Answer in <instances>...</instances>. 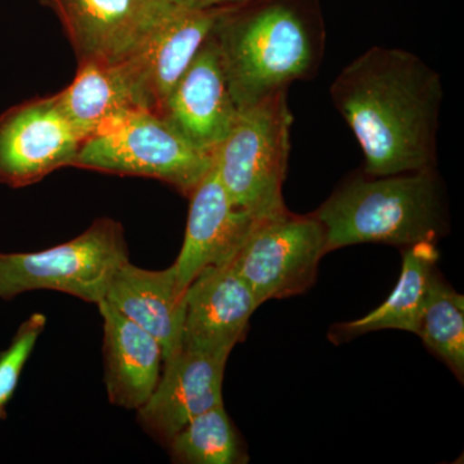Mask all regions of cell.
<instances>
[{"instance_id": "1", "label": "cell", "mask_w": 464, "mask_h": 464, "mask_svg": "<svg viewBox=\"0 0 464 464\" xmlns=\"http://www.w3.org/2000/svg\"><path fill=\"white\" fill-rule=\"evenodd\" d=\"M334 108L364 154V172L391 176L438 167L441 76L400 48L372 47L331 87Z\"/></svg>"}, {"instance_id": "2", "label": "cell", "mask_w": 464, "mask_h": 464, "mask_svg": "<svg viewBox=\"0 0 464 464\" xmlns=\"http://www.w3.org/2000/svg\"><path fill=\"white\" fill-rule=\"evenodd\" d=\"M212 35L239 111L313 79L325 50L322 21L298 0H250L224 9Z\"/></svg>"}, {"instance_id": "3", "label": "cell", "mask_w": 464, "mask_h": 464, "mask_svg": "<svg viewBox=\"0 0 464 464\" xmlns=\"http://www.w3.org/2000/svg\"><path fill=\"white\" fill-rule=\"evenodd\" d=\"M314 216L325 231L326 253L362 243L408 248L435 243L448 231L438 167L391 176L355 173Z\"/></svg>"}, {"instance_id": "4", "label": "cell", "mask_w": 464, "mask_h": 464, "mask_svg": "<svg viewBox=\"0 0 464 464\" xmlns=\"http://www.w3.org/2000/svg\"><path fill=\"white\" fill-rule=\"evenodd\" d=\"M288 90L240 110L213 152L215 169L234 206L257 219L285 212L283 185L290 151Z\"/></svg>"}, {"instance_id": "5", "label": "cell", "mask_w": 464, "mask_h": 464, "mask_svg": "<svg viewBox=\"0 0 464 464\" xmlns=\"http://www.w3.org/2000/svg\"><path fill=\"white\" fill-rule=\"evenodd\" d=\"M213 164V154L188 142L163 116L134 109L88 137L72 167L158 179L188 198Z\"/></svg>"}, {"instance_id": "6", "label": "cell", "mask_w": 464, "mask_h": 464, "mask_svg": "<svg viewBox=\"0 0 464 464\" xmlns=\"http://www.w3.org/2000/svg\"><path fill=\"white\" fill-rule=\"evenodd\" d=\"M130 261L121 222L96 219L79 237L41 252H0V299L33 290H56L99 304L116 271Z\"/></svg>"}, {"instance_id": "7", "label": "cell", "mask_w": 464, "mask_h": 464, "mask_svg": "<svg viewBox=\"0 0 464 464\" xmlns=\"http://www.w3.org/2000/svg\"><path fill=\"white\" fill-rule=\"evenodd\" d=\"M325 255V231L314 213L298 216L286 209L257 219L231 265L261 306L270 299L306 292Z\"/></svg>"}, {"instance_id": "8", "label": "cell", "mask_w": 464, "mask_h": 464, "mask_svg": "<svg viewBox=\"0 0 464 464\" xmlns=\"http://www.w3.org/2000/svg\"><path fill=\"white\" fill-rule=\"evenodd\" d=\"M222 11H197L163 0L136 44L118 63L137 108L160 115L168 96Z\"/></svg>"}, {"instance_id": "9", "label": "cell", "mask_w": 464, "mask_h": 464, "mask_svg": "<svg viewBox=\"0 0 464 464\" xmlns=\"http://www.w3.org/2000/svg\"><path fill=\"white\" fill-rule=\"evenodd\" d=\"M84 141L56 94L12 106L0 114V183L27 188L72 167Z\"/></svg>"}, {"instance_id": "10", "label": "cell", "mask_w": 464, "mask_h": 464, "mask_svg": "<svg viewBox=\"0 0 464 464\" xmlns=\"http://www.w3.org/2000/svg\"><path fill=\"white\" fill-rule=\"evenodd\" d=\"M160 116L188 142L209 154L231 132L239 109L232 99L212 34L174 85Z\"/></svg>"}, {"instance_id": "11", "label": "cell", "mask_w": 464, "mask_h": 464, "mask_svg": "<svg viewBox=\"0 0 464 464\" xmlns=\"http://www.w3.org/2000/svg\"><path fill=\"white\" fill-rule=\"evenodd\" d=\"M258 307L231 261L206 268L185 292L182 347L230 356Z\"/></svg>"}, {"instance_id": "12", "label": "cell", "mask_w": 464, "mask_h": 464, "mask_svg": "<svg viewBox=\"0 0 464 464\" xmlns=\"http://www.w3.org/2000/svg\"><path fill=\"white\" fill-rule=\"evenodd\" d=\"M227 359L182 347L164 362L154 392L137 411L140 424L168 444L192 418L224 404L222 384Z\"/></svg>"}, {"instance_id": "13", "label": "cell", "mask_w": 464, "mask_h": 464, "mask_svg": "<svg viewBox=\"0 0 464 464\" xmlns=\"http://www.w3.org/2000/svg\"><path fill=\"white\" fill-rule=\"evenodd\" d=\"M63 27L78 63H114L130 51L163 0H38Z\"/></svg>"}, {"instance_id": "14", "label": "cell", "mask_w": 464, "mask_h": 464, "mask_svg": "<svg viewBox=\"0 0 464 464\" xmlns=\"http://www.w3.org/2000/svg\"><path fill=\"white\" fill-rule=\"evenodd\" d=\"M188 199L185 239L173 264L183 293L201 271L230 262L257 221L234 206L217 176L215 164Z\"/></svg>"}, {"instance_id": "15", "label": "cell", "mask_w": 464, "mask_h": 464, "mask_svg": "<svg viewBox=\"0 0 464 464\" xmlns=\"http://www.w3.org/2000/svg\"><path fill=\"white\" fill-rule=\"evenodd\" d=\"M103 301L157 338L163 348V364L181 350L185 293L173 265L154 271L125 262Z\"/></svg>"}, {"instance_id": "16", "label": "cell", "mask_w": 464, "mask_h": 464, "mask_svg": "<svg viewBox=\"0 0 464 464\" xmlns=\"http://www.w3.org/2000/svg\"><path fill=\"white\" fill-rule=\"evenodd\" d=\"M97 307L103 320L109 401L127 411H139L160 380L163 348L157 338L121 315L108 302L101 301Z\"/></svg>"}, {"instance_id": "17", "label": "cell", "mask_w": 464, "mask_h": 464, "mask_svg": "<svg viewBox=\"0 0 464 464\" xmlns=\"http://www.w3.org/2000/svg\"><path fill=\"white\" fill-rule=\"evenodd\" d=\"M438 259L439 250L432 241L408 246L402 256L399 283L387 301L368 315L333 326L329 338L341 344L357 335L383 329L418 334Z\"/></svg>"}, {"instance_id": "18", "label": "cell", "mask_w": 464, "mask_h": 464, "mask_svg": "<svg viewBox=\"0 0 464 464\" xmlns=\"http://www.w3.org/2000/svg\"><path fill=\"white\" fill-rule=\"evenodd\" d=\"M56 96L85 140L124 112L139 109L115 63H78L74 81Z\"/></svg>"}, {"instance_id": "19", "label": "cell", "mask_w": 464, "mask_h": 464, "mask_svg": "<svg viewBox=\"0 0 464 464\" xmlns=\"http://www.w3.org/2000/svg\"><path fill=\"white\" fill-rule=\"evenodd\" d=\"M167 445L177 463L243 464L249 460L224 404L192 418Z\"/></svg>"}, {"instance_id": "20", "label": "cell", "mask_w": 464, "mask_h": 464, "mask_svg": "<svg viewBox=\"0 0 464 464\" xmlns=\"http://www.w3.org/2000/svg\"><path fill=\"white\" fill-rule=\"evenodd\" d=\"M458 378L464 375V297L433 273L418 334Z\"/></svg>"}, {"instance_id": "21", "label": "cell", "mask_w": 464, "mask_h": 464, "mask_svg": "<svg viewBox=\"0 0 464 464\" xmlns=\"http://www.w3.org/2000/svg\"><path fill=\"white\" fill-rule=\"evenodd\" d=\"M47 317L33 314L18 326L11 344L0 353V405L7 406L14 398L18 381L36 342L44 332Z\"/></svg>"}, {"instance_id": "22", "label": "cell", "mask_w": 464, "mask_h": 464, "mask_svg": "<svg viewBox=\"0 0 464 464\" xmlns=\"http://www.w3.org/2000/svg\"><path fill=\"white\" fill-rule=\"evenodd\" d=\"M169 2L181 7L197 9V11H224V9L239 7L250 0H169Z\"/></svg>"}, {"instance_id": "23", "label": "cell", "mask_w": 464, "mask_h": 464, "mask_svg": "<svg viewBox=\"0 0 464 464\" xmlns=\"http://www.w3.org/2000/svg\"><path fill=\"white\" fill-rule=\"evenodd\" d=\"M5 406L0 405V420H5Z\"/></svg>"}]
</instances>
